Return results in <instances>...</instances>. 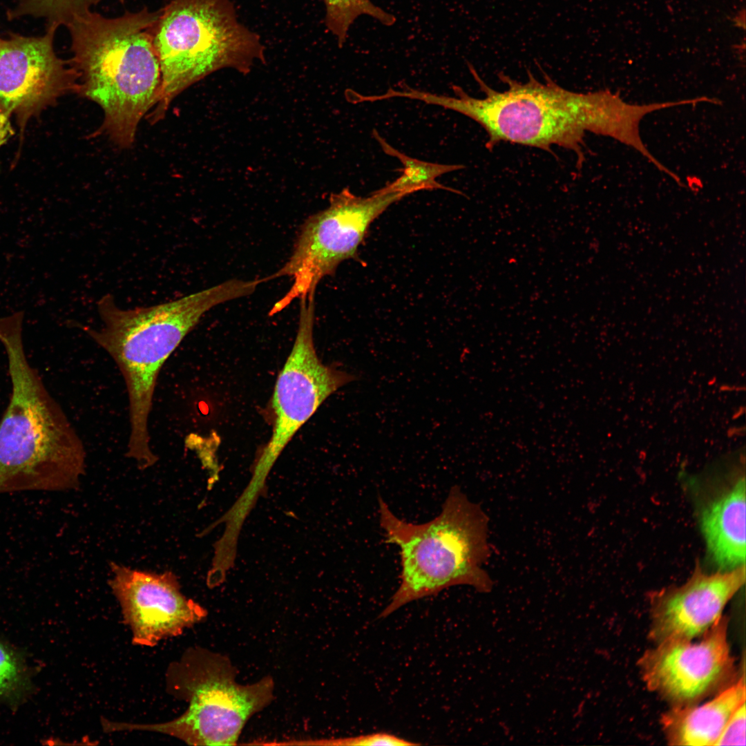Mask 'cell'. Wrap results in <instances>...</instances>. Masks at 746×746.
<instances>
[{"instance_id": "6da1fadb", "label": "cell", "mask_w": 746, "mask_h": 746, "mask_svg": "<svg viewBox=\"0 0 746 746\" xmlns=\"http://www.w3.org/2000/svg\"><path fill=\"white\" fill-rule=\"evenodd\" d=\"M483 97H474L452 85L455 97L426 92L425 103L458 112L478 123L486 132L487 149L501 142L538 148L553 153V146L573 152L576 167L585 160L584 137L587 133L611 137L643 156L649 150L640 135L639 125L647 114L659 110L656 103L629 104L609 90L578 93L555 82L544 71V82L528 70L522 82L503 73V91L489 86L468 63Z\"/></svg>"}, {"instance_id": "7a4b0ae2", "label": "cell", "mask_w": 746, "mask_h": 746, "mask_svg": "<svg viewBox=\"0 0 746 746\" xmlns=\"http://www.w3.org/2000/svg\"><path fill=\"white\" fill-rule=\"evenodd\" d=\"M23 315L0 318L11 393L0 422V494L77 488L84 474V445L30 364L23 342Z\"/></svg>"}, {"instance_id": "3957f363", "label": "cell", "mask_w": 746, "mask_h": 746, "mask_svg": "<svg viewBox=\"0 0 746 746\" xmlns=\"http://www.w3.org/2000/svg\"><path fill=\"white\" fill-rule=\"evenodd\" d=\"M160 10L106 17L88 11L67 26L74 92L98 104L103 131L116 145L133 144L142 118L158 102L161 73L153 32Z\"/></svg>"}, {"instance_id": "277c9868", "label": "cell", "mask_w": 746, "mask_h": 746, "mask_svg": "<svg viewBox=\"0 0 746 746\" xmlns=\"http://www.w3.org/2000/svg\"><path fill=\"white\" fill-rule=\"evenodd\" d=\"M261 283L233 278L177 300L128 309L118 307L109 294L99 300L102 327L84 329L111 356L124 378L129 403L128 455L145 457L152 452L149 420L157 379L169 356L207 312L253 294Z\"/></svg>"}, {"instance_id": "5b68a950", "label": "cell", "mask_w": 746, "mask_h": 746, "mask_svg": "<svg viewBox=\"0 0 746 746\" xmlns=\"http://www.w3.org/2000/svg\"><path fill=\"white\" fill-rule=\"evenodd\" d=\"M378 503L381 527L387 542L399 547L401 566L400 585L379 618L454 586L491 591L484 568L490 554L488 518L459 486L451 488L439 515L423 524L400 519L381 497Z\"/></svg>"}, {"instance_id": "8992f818", "label": "cell", "mask_w": 746, "mask_h": 746, "mask_svg": "<svg viewBox=\"0 0 746 746\" xmlns=\"http://www.w3.org/2000/svg\"><path fill=\"white\" fill-rule=\"evenodd\" d=\"M161 91L150 121L164 116L186 88L224 68L245 74L264 62L260 35L240 19L232 0H171L160 10L153 32Z\"/></svg>"}, {"instance_id": "52a82bcc", "label": "cell", "mask_w": 746, "mask_h": 746, "mask_svg": "<svg viewBox=\"0 0 746 746\" xmlns=\"http://www.w3.org/2000/svg\"><path fill=\"white\" fill-rule=\"evenodd\" d=\"M229 660L202 648L191 649L167 672L171 693L188 702L186 711L170 721L136 724L111 721L105 732L148 731L177 738L192 745H235L249 718L273 698L269 677L247 685L238 684Z\"/></svg>"}, {"instance_id": "ba28073f", "label": "cell", "mask_w": 746, "mask_h": 746, "mask_svg": "<svg viewBox=\"0 0 746 746\" xmlns=\"http://www.w3.org/2000/svg\"><path fill=\"white\" fill-rule=\"evenodd\" d=\"M405 196L379 189L370 196L361 197L348 188L332 193L328 207L304 222L286 263L265 278V281L283 276L293 280L287 292L271 308L269 316L296 299L314 296L324 277L332 275L342 262L358 258V247L374 220Z\"/></svg>"}, {"instance_id": "9c48e42d", "label": "cell", "mask_w": 746, "mask_h": 746, "mask_svg": "<svg viewBox=\"0 0 746 746\" xmlns=\"http://www.w3.org/2000/svg\"><path fill=\"white\" fill-rule=\"evenodd\" d=\"M728 621L723 615L696 638L665 640L647 649L638 661L647 689L671 706H682L734 684L740 676L728 642Z\"/></svg>"}, {"instance_id": "30bf717a", "label": "cell", "mask_w": 746, "mask_h": 746, "mask_svg": "<svg viewBox=\"0 0 746 746\" xmlns=\"http://www.w3.org/2000/svg\"><path fill=\"white\" fill-rule=\"evenodd\" d=\"M57 30L48 26L40 36L0 37V146L14 134L13 120L22 135L30 119L74 92L75 72L55 50Z\"/></svg>"}, {"instance_id": "8fae6325", "label": "cell", "mask_w": 746, "mask_h": 746, "mask_svg": "<svg viewBox=\"0 0 746 746\" xmlns=\"http://www.w3.org/2000/svg\"><path fill=\"white\" fill-rule=\"evenodd\" d=\"M314 297L300 300L296 338L278 374L272 397L274 430L258 465L266 472L300 427L321 405L352 375L324 365L314 348Z\"/></svg>"}, {"instance_id": "7c38bea8", "label": "cell", "mask_w": 746, "mask_h": 746, "mask_svg": "<svg viewBox=\"0 0 746 746\" xmlns=\"http://www.w3.org/2000/svg\"><path fill=\"white\" fill-rule=\"evenodd\" d=\"M110 586L135 645L154 647L200 622L204 609L180 591L171 571L155 573L111 564Z\"/></svg>"}, {"instance_id": "4fadbf2b", "label": "cell", "mask_w": 746, "mask_h": 746, "mask_svg": "<svg viewBox=\"0 0 746 746\" xmlns=\"http://www.w3.org/2000/svg\"><path fill=\"white\" fill-rule=\"evenodd\" d=\"M745 582V566L710 574L696 566L685 583L651 596V640L657 644L699 637L722 617Z\"/></svg>"}, {"instance_id": "5bb4252c", "label": "cell", "mask_w": 746, "mask_h": 746, "mask_svg": "<svg viewBox=\"0 0 746 746\" xmlns=\"http://www.w3.org/2000/svg\"><path fill=\"white\" fill-rule=\"evenodd\" d=\"M701 529L708 552L723 570L745 566V477L744 467L704 507Z\"/></svg>"}, {"instance_id": "9a60e30c", "label": "cell", "mask_w": 746, "mask_h": 746, "mask_svg": "<svg viewBox=\"0 0 746 746\" xmlns=\"http://www.w3.org/2000/svg\"><path fill=\"white\" fill-rule=\"evenodd\" d=\"M745 675L707 702L672 706L660 718L670 745H715L726 723L745 702Z\"/></svg>"}, {"instance_id": "2e32d148", "label": "cell", "mask_w": 746, "mask_h": 746, "mask_svg": "<svg viewBox=\"0 0 746 746\" xmlns=\"http://www.w3.org/2000/svg\"><path fill=\"white\" fill-rule=\"evenodd\" d=\"M372 134L383 152L399 160L403 166L398 169L402 175L380 189L381 191L398 192L408 195L420 190L443 189L463 195L457 189L439 184L436 180L445 173L463 169L465 167L463 165L432 163L411 157L390 145L377 131L374 130Z\"/></svg>"}, {"instance_id": "e0dca14e", "label": "cell", "mask_w": 746, "mask_h": 746, "mask_svg": "<svg viewBox=\"0 0 746 746\" xmlns=\"http://www.w3.org/2000/svg\"><path fill=\"white\" fill-rule=\"evenodd\" d=\"M32 688L30 669L21 653L0 640V702L17 708Z\"/></svg>"}, {"instance_id": "ac0fdd59", "label": "cell", "mask_w": 746, "mask_h": 746, "mask_svg": "<svg viewBox=\"0 0 746 746\" xmlns=\"http://www.w3.org/2000/svg\"><path fill=\"white\" fill-rule=\"evenodd\" d=\"M107 0H17L8 12L10 19L23 17L44 19L47 27L66 26L74 18L92 10V8ZM123 3L124 0H113Z\"/></svg>"}, {"instance_id": "d6986e66", "label": "cell", "mask_w": 746, "mask_h": 746, "mask_svg": "<svg viewBox=\"0 0 746 746\" xmlns=\"http://www.w3.org/2000/svg\"><path fill=\"white\" fill-rule=\"evenodd\" d=\"M323 2L325 26L336 38L339 46L344 44L350 26L360 15H369L385 26H391L395 21L393 15L370 0H323Z\"/></svg>"}, {"instance_id": "ffe728a7", "label": "cell", "mask_w": 746, "mask_h": 746, "mask_svg": "<svg viewBox=\"0 0 746 746\" xmlns=\"http://www.w3.org/2000/svg\"><path fill=\"white\" fill-rule=\"evenodd\" d=\"M320 744L343 746H412L419 743L386 732H374L364 735L348 736L321 740Z\"/></svg>"}, {"instance_id": "44dd1931", "label": "cell", "mask_w": 746, "mask_h": 746, "mask_svg": "<svg viewBox=\"0 0 746 746\" xmlns=\"http://www.w3.org/2000/svg\"><path fill=\"white\" fill-rule=\"evenodd\" d=\"M745 702L733 713L715 745H745Z\"/></svg>"}]
</instances>
